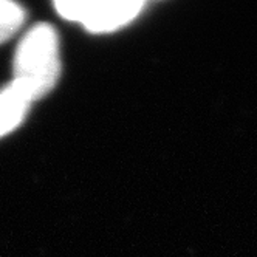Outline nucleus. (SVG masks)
Wrapping results in <instances>:
<instances>
[{
  "instance_id": "1",
  "label": "nucleus",
  "mask_w": 257,
  "mask_h": 257,
  "mask_svg": "<svg viewBox=\"0 0 257 257\" xmlns=\"http://www.w3.org/2000/svg\"><path fill=\"white\" fill-rule=\"evenodd\" d=\"M61 76L59 36L50 24L31 27L19 41L13 58V82L34 101L47 96Z\"/></svg>"
},
{
  "instance_id": "2",
  "label": "nucleus",
  "mask_w": 257,
  "mask_h": 257,
  "mask_svg": "<svg viewBox=\"0 0 257 257\" xmlns=\"http://www.w3.org/2000/svg\"><path fill=\"white\" fill-rule=\"evenodd\" d=\"M144 4L137 0L128 2H54L58 14L68 22L81 24L90 33H108L115 31L125 24L132 22L143 10Z\"/></svg>"
},
{
  "instance_id": "3",
  "label": "nucleus",
  "mask_w": 257,
  "mask_h": 257,
  "mask_svg": "<svg viewBox=\"0 0 257 257\" xmlns=\"http://www.w3.org/2000/svg\"><path fill=\"white\" fill-rule=\"evenodd\" d=\"M31 104L33 99L16 82L10 81L0 88V138L22 125Z\"/></svg>"
},
{
  "instance_id": "4",
  "label": "nucleus",
  "mask_w": 257,
  "mask_h": 257,
  "mask_svg": "<svg viewBox=\"0 0 257 257\" xmlns=\"http://www.w3.org/2000/svg\"><path fill=\"white\" fill-rule=\"evenodd\" d=\"M27 21V11L22 5L11 0H0V45L21 31Z\"/></svg>"
}]
</instances>
